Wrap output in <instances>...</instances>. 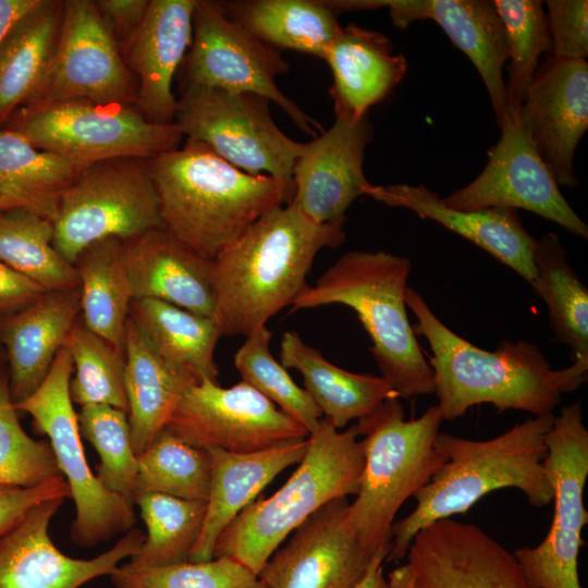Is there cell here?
Instances as JSON below:
<instances>
[{
	"mask_svg": "<svg viewBox=\"0 0 588 588\" xmlns=\"http://www.w3.org/2000/svg\"><path fill=\"white\" fill-rule=\"evenodd\" d=\"M554 417L553 413L530 417L488 440L439 432L436 448L445 462L413 497L414 510L393 523L385 560L404 559L420 529L466 513L492 491L514 488L531 506L551 503L553 491L543 461L548 453L546 436Z\"/></svg>",
	"mask_w": 588,
	"mask_h": 588,
	"instance_id": "3",
	"label": "cell"
},
{
	"mask_svg": "<svg viewBox=\"0 0 588 588\" xmlns=\"http://www.w3.org/2000/svg\"><path fill=\"white\" fill-rule=\"evenodd\" d=\"M53 498H71L70 487L63 476L30 488L0 486V538L33 507Z\"/></svg>",
	"mask_w": 588,
	"mask_h": 588,
	"instance_id": "47",
	"label": "cell"
},
{
	"mask_svg": "<svg viewBox=\"0 0 588 588\" xmlns=\"http://www.w3.org/2000/svg\"><path fill=\"white\" fill-rule=\"evenodd\" d=\"M543 461L554 503L552 524L537 546L513 554L534 588H583L578 555L588 522L584 489L588 477V430L580 402L564 406L546 436Z\"/></svg>",
	"mask_w": 588,
	"mask_h": 588,
	"instance_id": "13",
	"label": "cell"
},
{
	"mask_svg": "<svg viewBox=\"0 0 588 588\" xmlns=\"http://www.w3.org/2000/svg\"><path fill=\"white\" fill-rule=\"evenodd\" d=\"M174 123L186 139L205 144L243 172L272 177L282 204L293 201V169L302 143L279 128L267 98L217 88L182 89Z\"/></svg>",
	"mask_w": 588,
	"mask_h": 588,
	"instance_id": "9",
	"label": "cell"
},
{
	"mask_svg": "<svg viewBox=\"0 0 588 588\" xmlns=\"http://www.w3.org/2000/svg\"><path fill=\"white\" fill-rule=\"evenodd\" d=\"M366 195L389 207L405 208L421 219L438 222L488 252L529 284L534 281V248L537 240L525 229L516 209H453L424 185H370Z\"/></svg>",
	"mask_w": 588,
	"mask_h": 588,
	"instance_id": "24",
	"label": "cell"
},
{
	"mask_svg": "<svg viewBox=\"0 0 588 588\" xmlns=\"http://www.w3.org/2000/svg\"><path fill=\"white\" fill-rule=\"evenodd\" d=\"M123 243L134 299H158L213 319L211 260L194 253L164 228Z\"/></svg>",
	"mask_w": 588,
	"mask_h": 588,
	"instance_id": "25",
	"label": "cell"
},
{
	"mask_svg": "<svg viewBox=\"0 0 588 588\" xmlns=\"http://www.w3.org/2000/svg\"><path fill=\"white\" fill-rule=\"evenodd\" d=\"M47 291L0 261V322L36 302Z\"/></svg>",
	"mask_w": 588,
	"mask_h": 588,
	"instance_id": "49",
	"label": "cell"
},
{
	"mask_svg": "<svg viewBox=\"0 0 588 588\" xmlns=\"http://www.w3.org/2000/svg\"><path fill=\"white\" fill-rule=\"evenodd\" d=\"M234 355V367L242 381L299 422L308 433L320 425L322 414L305 389L290 377L270 351L272 332L267 324L250 332Z\"/></svg>",
	"mask_w": 588,
	"mask_h": 588,
	"instance_id": "42",
	"label": "cell"
},
{
	"mask_svg": "<svg viewBox=\"0 0 588 588\" xmlns=\"http://www.w3.org/2000/svg\"><path fill=\"white\" fill-rule=\"evenodd\" d=\"M358 437L356 424L339 431L322 418L287 481L231 520L217 539L213 558L234 559L258 576L284 539L313 513L334 499L356 495L365 465Z\"/></svg>",
	"mask_w": 588,
	"mask_h": 588,
	"instance_id": "6",
	"label": "cell"
},
{
	"mask_svg": "<svg viewBox=\"0 0 588 588\" xmlns=\"http://www.w3.org/2000/svg\"><path fill=\"white\" fill-rule=\"evenodd\" d=\"M196 2L149 0L142 25L121 52L135 81V107L152 123H174L172 83L192 44Z\"/></svg>",
	"mask_w": 588,
	"mask_h": 588,
	"instance_id": "23",
	"label": "cell"
},
{
	"mask_svg": "<svg viewBox=\"0 0 588 588\" xmlns=\"http://www.w3.org/2000/svg\"><path fill=\"white\" fill-rule=\"evenodd\" d=\"M442 421L438 405L406 420L399 397L384 400L357 420L365 465L348 520L370 554L389 552L396 513L445 462L436 448Z\"/></svg>",
	"mask_w": 588,
	"mask_h": 588,
	"instance_id": "7",
	"label": "cell"
},
{
	"mask_svg": "<svg viewBox=\"0 0 588 588\" xmlns=\"http://www.w3.org/2000/svg\"><path fill=\"white\" fill-rule=\"evenodd\" d=\"M73 359L70 395L74 404L109 405L127 413L125 354L76 320L66 339Z\"/></svg>",
	"mask_w": 588,
	"mask_h": 588,
	"instance_id": "40",
	"label": "cell"
},
{
	"mask_svg": "<svg viewBox=\"0 0 588 588\" xmlns=\"http://www.w3.org/2000/svg\"><path fill=\"white\" fill-rule=\"evenodd\" d=\"M344 224H319L295 204L278 205L211 260L213 320L221 335L247 336L291 306L316 255L344 242Z\"/></svg>",
	"mask_w": 588,
	"mask_h": 588,
	"instance_id": "2",
	"label": "cell"
},
{
	"mask_svg": "<svg viewBox=\"0 0 588 588\" xmlns=\"http://www.w3.org/2000/svg\"><path fill=\"white\" fill-rule=\"evenodd\" d=\"M0 261L46 291L79 286L75 266L53 245L52 220L24 208L0 211Z\"/></svg>",
	"mask_w": 588,
	"mask_h": 588,
	"instance_id": "37",
	"label": "cell"
},
{
	"mask_svg": "<svg viewBox=\"0 0 588 588\" xmlns=\"http://www.w3.org/2000/svg\"><path fill=\"white\" fill-rule=\"evenodd\" d=\"M411 260L383 250L342 255L291 305V311L342 304L357 315L371 340L381 377L399 397L434 392L433 371L425 359L406 313Z\"/></svg>",
	"mask_w": 588,
	"mask_h": 588,
	"instance_id": "5",
	"label": "cell"
},
{
	"mask_svg": "<svg viewBox=\"0 0 588 588\" xmlns=\"http://www.w3.org/2000/svg\"><path fill=\"white\" fill-rule=\"evenodd\" d=\"M280 359L285 369L302 375L304 389L322 418L338 430L368 416L384 400L399 397L382 377L355 373L333 365L296 331L283 333Z\"/></svg>",
	"mask_w": 588,
	"mask_h": 588,
	"instance_id": "29",
	"label": "cell"
},
{
	"mask_svg": "<svg viewBox=\"0 0 588 588\" xmlns=\"http://www.w3.org/2000/svg\"><path fill=\"white\" fill-rule=\"evenodd\" d=\"M63 1L41 0L0 46V128L38 91L49 68L62 20Z\"/></svg>",
	"mask_w": 588,
	"mask_h": 588,
	"instance_id": "31",
	"label": "cell"
},
{
	"mask_svg": "<svg viewBox=\"0 0 588 588\" xmlns=\"http://www.w3.org/2000/svg\"><path fill=\"white\" fill-rule=\"evenodd\" d=\"M7 364V357H5V353H4V350L0 343V369L3 368V365Z\"/></svg>",
	"mask_w": 588,
	"mask_h": 588,
	"instance_id": "53",
	"label": "cell"
},
{
	"mask_svg": "<svg viewBox=\"0 0 588 588\" xmlns=\"http://www.w3.org/2000/svg\"><path fill=\"white\" fill-rule=\"evenodd\" d=\"M204 450L246 453L308 438V431L244 381L222 388L204 379L181 393L166 425Z\"/></svg>",
	"mask_w": 588,
	"mask_h": 588,
	"instance_id": "14",
	"label": "cell"
},
{
	"mask_svg": "<svg viewBox=\"0 0 588 588\" xmlns=\"http://www.w3.org/2000/svg\"><path fill=\"white\" fill-rule=\"evenodd\" d=\"M373 127L368 113L335 115L332 126L302 143L293 169L295 204L319 224H345L346 210L371 185L364 173L367 145Z\"/></svg>",
	"mask_w": 588,
	"mask_h": 588,
	"instance_id": "21",
	"label": "cell"
},
{
	"mask_svg": "<svg viewBox=\"0 0 588 588\" xmlns=\"http://www.w3.org/2000/svg\"><path fill=\"white\" fill-rule=\"evenodd\" d=\"M72 373L73 359L65 341L44 382L14 405L30 415L37 432L47 436L58 468L70 487L75 504L72 542L93 548L134 528L136 516L134 506L105 488L87 463L70 395Z\"/></svg>",
	"mask_w": 588,
	"mask_h": 588,
	"instance_id": "10",
	"label": "cell"
},
{
	"mask_svg": "<svg viewBox=\"0 0 588 588\" xmlns=\"http://www.w3.org/2000/svg\"><path fill=\"white\" fill-rule=\"evenodd\" d=\"M387 580L389 588H417L415 576L407 563L389 573Z\"/></svg>",
	"mask_w": 588,
	"mask_h": 588,
	"instance_id": "52",
	"label": "cell"
},
{
	"mask_svg": "<svg viewBox=\"0 0 588 588\" xmlns=\"http://www.w3.org/2000/svg\"><path fill=\"white\" fill-rule=\"evenodd\" d=\"M75 99L134 106L136 101L134 77L91 0L63 1L46 76L33 100L21 110Z\"/></svg>",
	"mask_w": 588,
	"mask_h": 588,
	"instance_id": "15",
	"label": "cell"
},
{
	"mask_svg": "<svg viewBox=\"0 0 588 588\" xmlns=\"http://www.w3.org/2000/svg\"><path fill=\"white\" fill-rule=\"evenodd\" d=\"M534 265L530 285L547 305L554 340L569 347L572 363L588 362V290L555 233L536 241Z\"/></svg>",
	"mask_w": 588,
	"mask_h": 588,
	"instance_id": "36",
	"label": "cell"
},
{
	"mask_svg": "<svg viewBox=\"0 0 588 588\" xmlns=\"http://www.w3.org/2000/svg\"><path fill=\"white\" fill-rule=\"evenodd\" d=\"M406 556L417 588H534L514 554L471 523L445 518L424 527Z\"/></svg>",
	"mask_w": 588,
	"mask_h": 588,
	"instance_id": "20",
	"label": "cell"
},
{
	"mask_svg": "<svg viewBox=\"0 0 588 588\" xmlns=\"http://www.w3.org/2000/svg\"><path fill=\"white\" fill-rule=\"evenodd\" d=\"M95 4L122 52L142 25L149 0H97Z\"/></svg>",
	"mask_w": 588,
	"mask_h": 588,
	"instance_id": "48",
	"label": "cell"
},
{
	"mask_svg": "<svg viewBox=\"0 0 588 588\" xmlns=\"http://www.w3.org/2000/svg\"><path fill=\"white\" fill-rule=\"evenodd\" d=\"M81 314L79 286L47 291L28 307L0 322L9 387L14 404L46 379Z\"/></svg>",
	"mask_w": 588,
	"mask_h": 588,
	"instance_id": "26",
	"label": "cell"
},
{
	"mask_svg": "<svg viewBox=\"0 0 588 588\" xmlns=\"http://www.w3.org/2000/svg\"><path fill=\"white\" fill-rule=\"evenodd\" d=\"M147 534L131 567L167 566L187 562L204 524L207 503L161 493L135 495Z\"/></svg>",
	"mask_w": 588,
	"mask_h": 588,
	"instance_id": "38",
	"label": "cell"
},
{
	"mask_svg": "<svg viewBox=\"0 0 588 588\" xmlns=\"http://www.w3.org/2000/svg\"><path fill=\"white\" fill-rule=\"evenodd\" d=\"M405 303L416 318L412 324L415 335L424 336L432 352L433 393L443 420H455L483 403L499 413L552 414L563 394L574 392L587 379L588 362L576 360L554 370L530 342L504 340L492 352L475 346L446 327L409 286Z\"/></svg>",
	"mask_w": 588,
	"mask_h": 588,
	"instance_id": "1",
	"label": "cell"
},
{
	"mask_svg": "<svg viewBox=\"0 0 588 588\" xmlns=\"http://www.w3.org/2000/svg\"><path fill=\"white\" fill-rule=\"evenodd\" d=\"M146 163L162 226L207 260L268 210L283 205L272 177L245 173L196 140L186 139Z\"/></svg>",
	"mask_w": 588,
	"mask_h": 588,
	"instance_id": "4",
	"label": "cell"
},
{
	"mask_svg": "<svg viewBox=\"0 0 588 588\" xmlns=\"http://www.w3.org/2000/svg\"><path fill=\"white\" fill-rule=\"evenodd\" d=\"M110 578L115 588H266L256 574L228 556L155 567L123 564Z\"/></svg>",
	"mask_w": 588,
	"mask_h": 588,
	"instance_id": "45",
	"label": "cell"
},
{
	"mask_svg": "<svg viewBox=\"0 0 588 588\" xmlns=\"http://www.w3.org/2000/svg\"><path fill=\"white\" fill-rule=\"evenodd\" d=\"M52 223L53 245L71 264L97 241H128L163 228L146 160L111 159L84 168L62 193Z\"/></svg>",
	"mask_w": 588,
	"mask_h": 588,
	"instance_id": "11",
	"label": "cell"
},
{
	"mask_svg": "<svg viewBox=\"0 0 588 588\" xmlns=\"http://www.w3.org/2000/svg\"><path fill=\"white\" fill-rule=\"evenodd\" d=\"M11 397L9 373L0 369V486L30 488L62 476L48 440L23 429Z\"/></svg>",
	"mask_w": 588,
	"mask_h": 588,
	"instance_id": "44",
	"label": "cell"
},
{
	"mask_svg": "<svg viewBox=\"0 0 588 588\" xmlns=\"http://www.w3.org/2000/svg\"><path fill=\"white\" fill-rule=\"evenodd\" d=\"M81 437L96 449L100 463L96 477L109 491L134 506L137 455L131 441L125 411L102 404L81 406L77 413Z\"/></svg>",
	"mask_w": 588,
	"mask_h": 588,
	"instance_id": "43",
	"label": "cell"
},
{
	"mask_svg": "<svg viewBox=\"0 0 588 588\" xmlns=\"http://www.w3.org/2000/svg\"><path fill=\"white\" fill-rule=\"evenodd\" d=\"M353 11L388 8L391 21L405 29L415 21L432 20L477 69L487 89L497 126L506 113L503 68L507 62L504 28L487 0H353Z\"/></svg>",
	"mask_w": 588,
	"mask_h": 588,
	"instance_id": "22",
	"label": "cell"
},
{
	"mask_svg": "<svg viewBox=\"0 0 588 588\" xmlns=\"http://www.w3.org/2000/svg\"><path fill=\"white\" fill-rule=\"evenodd\" d=\"M40 2L41 0H0V46L16 23Z\"/></svg>",
	"mask_w": 588,
	"mask_h": 588,
	"instance_id": "50",
	"label": "cell"
},
{
	"mask_svg": "<svg viewBox=\"0 0 588 588\" xmlns=\"http://www.w3.org/2000/svg\"><path fill=\"white\" fill-rule=\"evenodd\" d=\"M83 169L35 147L13 130L0 128V191L5 209L24 208L52 220L62 193Z\"/></svg>",
	"mask_w": 588,
	"mask_h": 588,
	"instance_id": "35",
	"label": "cell"
},
{
	"mask_svg": "<svg viewBox=\"0 0 588 588\" xmlns=\"http://www.w3.org/2000/svg\"><path fill=\"white\" fill-rule=\"evenodd\" d=\"M128 318L146 347L170 368L197 382H218L215 350L222 335L213 319L152 298L133 299Z\"/></svg>",
	"mask_w": 588,
	"mask_h": 588,
	"instance_id": "30",
	"label": "cell"
},
{
	"mask_svg": "<svg viewBox=\"0 0 588 588\" xmlns=\"http://www.w3.org/2000/svg\"><path fill=\"white\" fill-rule=\"evenodd\" d=\"M500 130V139L489 149L481 173L468 185L441 198L442 203L465 211L525 209L587 240V224L561 193L522 125L518 109H506Z\"/></svg>",
	"mask_w": 588,
	"mask_h": 588,
	"instance_id": "16",
	"label": "cell"
},
{
	"mask_svg": "<svg viewBox=\"0 0 588 588\" xmlns=\"http://www.w3.org/2000/svg\"><path fill=\"white\" fill-rule=\"evenodd\" d=\"M210 480L209 451L184 442L163 427L137 455L134 498L140 493H161L207 501Z\"/></svg>",
	"mask_w": 588,
	"mask_h": 588,
	"instance_id": "39",
	"label": "cell"
},
{
	"mask_svg": "<svg viewBox=\"0 0 588 588\" xmlns=\"http://www.w3.org/2000/svg\"><path fill=\"white\" fill-rule=\"evenodd\" d=\"M518 117L558 185L576 187L574 156L588 128L586 59L550 56L539 65Z\"/></svg>",
	"mask_w": 588,
	"mask_h": 588,
	"instance_id": "19",
	"label": "cell"
},
{
	"mask_svg": "<svg viewBox=\"0 0 588 588\" xmlns=\"http://www.w3.org/2000/svg\"><path fill=\"white\" fill-rule=\"evenodd\" d=\"M348 501L334 499L305 519L258 574L266 588H355L377 554L358 540ZM387 553V552H384Z\"/></svg>",
	"mask_w": 588,
	"mask_h": 588,
	"instance_id": "17",
	"label": "cell"
},
{
	"mask_svg": "<svg viewBox=\"0 0 588 588\" xmlns=\"http://www.w3.org/2000/svg\"><path fill=\"white\" fill-rule=\"evenodd\" d=\"M333 77L335 115L359 118L404 78L407 61L383 34L355 24L342 27L323 59Z\"/></svg>",
	"mask_w": 588,
	"mask_h": 588,
	"instance_id": "28",
	"label": "cell"
},
{
	"mask_svg": "<svg viewBox=\"0 0 588 588\" xmlns=\"http://www.w3.org/2000/svg\"><path fill=\"white\" fill-rule=\"evenodd\" d=\"M4 127L81 168L111 159L149 160L179 148L184 137L175 123H152L134 105L85 99L21 110Z\"/></svg>",
	"mask_w": 588,
	"mask_h": 588,
	"instance_id": "8",
	"label": "cell"
},
{
	"mask_svg": "<svg viewBox=\"0 0 588 588\" xmlns=\"http://www.w3.org/2000/svg\"><path fill=\"white\" fill-rule=\"evenodd\" d=\"M547 21L552 41L551 56L586 59L588 56V1H546Z\"/></svg>",
	"mask_w": 588,
	"mask_h": 588,
	"instance_id": "46",
	"label": "cell"
},
{
	"mask_svg": "<svg viewBox=\"0 0 588 588\" xmlns=\"http://www.w3.org/2000/svg\"><path fill=\"white\" fill-rule=\"evenodd\" d=\"M492 2L504 28L510 61L506 109H519L539 69L540 56L552 50L546 11L538 0Z\"/></svg>",
	"mask_w": 588,
	"mask_h": 588,
	"instance_id": "41",
	"label": "cell"
},
{
	"mask_svg": "<svg viewBox=\"0 0 588 588\" xmlns=\"http://www.w3.org/2000/svg\"><path fill=\"white\" fill-rule=\"evenodd\" d=\"M124 354L131 441L139 455L166 427L183 390L197 381L155 356L139 339L130 318Z\"/></svg>",
	"mask_w": 588,
	"mask_h": 588,
	"instance_id": "34",
	"label": "cell"
},
{
	"mask_svg": "<svg viewBox=\"0 0 588 588\" xmlns=\"http://www.w3.org/2000/svg\"><path fill=\"white\" fill-rule=\"evenodd\" d=\"M2 210H5V205H4L3 196L0 191V211Z\"/></svg>",
	"mask_w": 588,
	"mask_h": 588,
	"instance_id": "54",
	"label": "cell"
},
{
	"mask_svg": "<svg viewBox=\"0 0 588 588\" xmlns=\"http://www.w3.org/2000/svg\"><path fill=\"white\" fill-rule=\"evenodd\" d=\"M307 448L306 438L246 453L208 450L211 457V480L206 514L188 561L211 560L221 531L277 475L298 464Z\"/></svg>",
	"mask_w": 588,
	"mask_h": 588,
	"instance_id": "27",
	"label": "cell"
},
{
	"mask_svg": "<svg viewBox=\"0 0 588 588\" xmlns=\"http://www.w3.org/2000/svg\"><path fill=\"white\" fill-rule=\"evenodd\" d=\"M224 11L259 39L324 59L342 27L338 14L320 0H237L220 2Z\"/></svg>",
	"mask_w": 588,
	"mask_h": 588,
	"instance_id": "32",
	"label": "cell"
},
{
	"mask_svg": "<svg viewBox=\"0 0 588 588\" xmlns=\"http://www.w3.org/2000/svg\"><path fill=\"white\" fill-rule=\"evenodd\" d=\"M290 64L281 51L232 19L219 1L197 0L191 47L179 69L180 87L252 93L275 103L304 133L321 125L306 114L277 85Z\"/></svg>",
	"mask_w": 588,
	"mask_h": 588,
	"instance_id": "12",
	"label": "cell"
},
{
	"mask_svg": "<svg viewBox=\"0 0 588 588\" xmlns=\"http://www.w3.org/2000/svg\"><path fill=\"white\" fill-rule=\"evenodd\" d=\"M81 291V320L93 332L124 352L133 298L124 262V243L117 237L85 247L73 264Z\"/></svg>",
	"mask_w": 588,
	"mask_h": 588,
	"instance_id": "33",
	"label": "cell"
},
{
	"mask_svg": "<svg viewBox=\"0 0 588 588\" xmlns=\"http://www.w3.org/2000/svg\"><path fill=\"white\" fill-rule=\"evenodd\" d=\"M63 498L33 507L0 538V588H81L111 575L121 561L136 554L146 537L132 528L109 550L91 559H74L52 542L49 525Z\"/></svg>",
	"mask_w": 588,
	"mask_h": 588,
	"instance_id": "18",
	"label": "cell"
},
{
	"mask_svg": "<svg viewBox=\"0 0 588 588\" xmlns=\"http://www.w3.org/2000/svg\"><path fill=\"white\" fill-rule=\"evenodd\" d=\"M388 553H379L373 559L365 578L355 588H389L388 580L383 575V562Z\"/></svg>",
	"mask_w": 588,
	"mask_h": 588,
	"instance_id": "51",
	"label": "cell"
}]
</instances>
